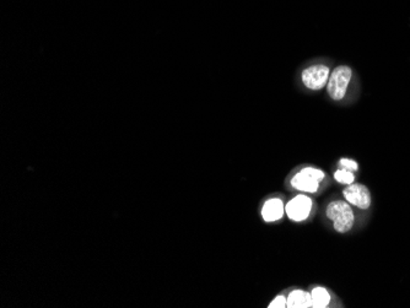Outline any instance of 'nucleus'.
Returning <instances> with one entry per match:
<instances>
[{
    "label": "nucleus",
    "mask_w": 410,
    "mask_h": 308,
    "mask_svg": "<svg viewBox=\"0 0 410 308\" xmlns=\"http://www.w3.org/2000/svg\"><path fill=\"white\" fill-rule=\"evenodd\" d=\"M355 71L348 64H339L332 69L326 86V94L329 101L343 105L354 100L355 89Z\"/></svg>",
    "instance_id": "1"
},
{
    "label": "nucleus",
    "mask_w": 410,
    "mask_h": 308,
    "mask_svg": "<svg viewBox=\"0 0 410 308\" xmlns=\"http://www.w3.org/2000/svg\"><path fill=\"white\" fill-rule=\"evenodd\" d=\"M332 73L331 62L326 58L311 60L298 71V84L303 91L311 94L326 90L328 79Z\"/></svg>",
    "instance_id": "2"
},
{
    "label": "nucleus",
    "mask_w": 410,
    "mask_h": 308,
    "mask_svg": "<svg viewBox=\"0 0 410 308\" xmlns=\"http://www.w3.org/2000/svg\"><path fill=\"white\" fill-rule=\"evenodd\" d=\"M326 216L333 224L334 231L338 233H346L355 225V213L345 199H335L328 203Z\"/></svg>",
    "instance_id": "3"
},
{
    "label": "nucleus",
    "mask_w": 410,
    "mask_h": 308,
    "mask_svg": "<svg viewBox=\"0 0 410 308\" xmlns=\"http://www.w3.org/2000/svg\"><path fill=\"white\" fill-rule=\"evenodd\" d=\"M326 173L321 168L313 166H305L300 168L290 178L292 190H298L305 194H315L321 187L322 182L326 181Z\"/></svg>",
    "instance_id": "4"
},
{
    "label": "nucleus",
    "mask_w": 410,
    "mask_h": 308,
    "mask_svg": "<svg viewBox=\"0 0 410 308\" xmlns=\"http://www.w3.org/2000/svg\"><path fill=\"white\" fill-rule=\"evenodd\" d=\"M315 207V203L307 194H298L294 196L285 204V214L287 218L295 222H303L309 218Z\"/></svg>",
    "instance_id": "5"
},
{
    "label": "nucleus",
    "mask_w": 410,
    "mask_h": 308,
    "mask_svg": "<svg viewBox=\"0 0 410 308\" xmlns=\"http://www.w3.org/2000/svg\"><path fill=\"white\" fill-rule=\"evenodd\" d=\"M343 196L351 207H359L361 210H368L372 204V198L369 188L360 183L346 185L343 190Z\"/></svg>",
    "instance_id": "6"
},
{
    "label": "nucleus",
    "mask_w": 410,
    "mask_h": 308,
    "mask_svg": "<svg viewBox=\"0 0 410 308\" xmlns=\"http://www.w3.org/2000/svg\"><path fill=\"white\" fill-rule=\"evenodd\" d=\"M285 215V204L280 198H270L263 204L261 218L266 222H275Z\"/></svg>",
    "instance_id": "7"
},
{
    "label": "nucleus",
    "mask_w": 410,
    "mask_h": 308,
    "mask_svg": "<svg viewBox=\"0 0 410 308\" xmlns=\"http://www.w3.org/2000/svg\"><path fill=\"white\" fill-rule=\"evenodd\" d=\"M311 298H312V307L327 308L333 307V295L324 286H313L311 290Z\"/></svg>",
    "instance_id": "8"
},
{
    "label": "nucleus",
    "mask_w": 410,
    "mask_h": 308,
    "mask_svg": "<svg viewBox=\"0 0 410 308\" xmlns=\"http://www.w3.org/2000/svg\"><path fill=\"white\" fill-rule=\"evenodd\" d=\"M287 308H309L312 307V298L309 291L303 289H294L286 295Z\"/></svg>",
    "instance_id": "9"
},
{
    "label": "nucleus",
    "mask_w": 410,
    "mask_h": 308,
    "mask_svg": "<svg viewBox=\"0 0 410 308\" xmlns=\"http://www.w3.org/2000/svg\"><path fill=\"white\" fill-rule=\"evenodd\" d=\"M333 177L339 184L349 185V184L355 183V172L340 168V167L334 172Z\"/></svg>",
    "instance_id": "10"
},
{
    "label": "nucleus",
    "mask_w": 410,
    "mask_h": 308,
    "mask_svg": "<svg viewBox=\"0 0 410 308\" xmlns=\"http://www.w3.org/2000/svg\"><path fill=\"white\" fill-rule=\"evenodd\" d=\"M338 166L340 167V168L349 170V171H359V164H357V161L349 159V157H342V159L338 161Z\"/></svg>",
    "instance_id": "11"
},
{
    "label": "nucleus",
    "mask_w": 410,
    "mask_h": 308,
    "mask_svg": "<svg viewBox=\"0 0 410 308\" xmlns=\"http://www.w3.org/2000/svg\"><path fill=\"white\" fill-rule=\"evenodd\" d=\"M269 308H285L287 307L285 295H278L272 303H269Z\"/></svg>",
    "instance_id": "12"
}]
</instances>
